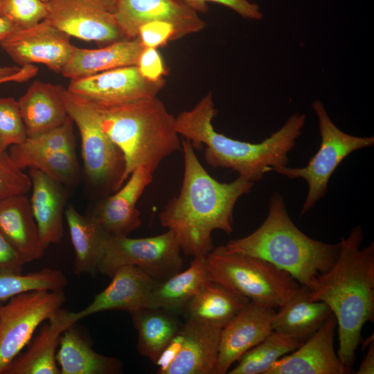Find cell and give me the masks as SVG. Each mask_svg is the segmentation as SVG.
<instances>
[{
	"label": "cell",
	"instance_id": "43",
	"mask_svg": "<svg viewBox=\"0 0 374 374\" xmlns=\"http://www.w3.org/2000/svg\"><path fill=\"white\" fill-rule=\"evenodd\" d=\"M38 68L33 64L18 66H0V84L6 82H22L36 75Z\"/></svg>",
	"mask_w": 374,
	"mask_h": 374
},
{
	"label": "cell",
	"instance_id": "19",
	"mask_svg": "<svg viewBox=\"0 0 374 374\" xmlns=\"http://www.w3.org/2000/svg\"><path fill=\"white\" fill-rule=\"evenodd\" d=\"M181 329V350L165 374H216L222 328L186 320Z\"/></svg>",
	"mask_w": 374,
	"mask_h": 374
},
{
	"label": "cell",
	"instance_id": "3",
	"mask_svg": "<svg viewBox=\"0 0 374 374\" xmlns=\"http://www.w3.org/2000/svg\"><path fill=\"white\" fill-rule=\"evenodd\" d=\"M217 113L212 93L208 92L194 107L175 117L176 130L194 149L206 146L204 158L210 166L230 168L253 183L273 168L287 165L288 153L301 135L306 121L305 114L296 113L268 138L253 143L215 131L212 121Z\"/></svg>",
	"mask_w": 374,
	"mask_h": 374
},
{
	"label": "cell",
	"instance_id": "13",
	"mask_svg": "<svg viewBox=\"0 0 374 374\" xmlns=\"http://www.w3.org/2000/svg\"><path fill=\"white\" fill-rule=\"evenodd\" d=\"M70 37L44 19L30 28L17 30L1 46L21 66L39 63L61 73L72 56L73 46Z\"/></svg>",
	"mask_w": 374,
	"mask_h": 374
},
{
	"label": "cell",
	"instance_id": "42",
	"mask_svg": "<svg viewBox=\"0 0 374 374\" xmlns=\"http://www.w3.org/2000/svg\"><path fill=\"white\" fill-rule=\"evenodd\" d=\"M184 341L181 329L173 337L161 353L157 363V373L165 374L166 371L179 353Z\"/></svg>",
	"mask_w": 374,
	"mask_h": 374
},
{
	"label": "cell",
	"instance_id": "25",
	"mask_svg": "<svg viewBox=\"0 0 374 374\" xmlns=\"http://www.w3.org/2000/svg\"><path fill=\"white\" fill-rule=\"evenodd\" d=\"M332 312L322 301H312L309 289L300 290L275 312L272 330L304 342L325 322Z\"/></svg>",
	"mask_w": 374,
	"mask_h": 374
},
{
	"label": "cell",
	"instance_id": "6",
	"mask_svg": "<svg viewBox=\"0 0 374 374\" xmlns=\"http://www.w3.org/2000/svg\"><path fill=\"white\" fill-rule=\"evenodd\" d=\"M208 278L249 301L279 308L301 285L287 272L258 257L213 248L205 257Z\"/></svg>",
	"mask_w": 374,
	"mask_h": 374
},
{
	"label": "cell",
	"instance_id": "17",
	"mask_svg": "<svg viewBox=\"0 0 374 374\" xmlns=\"http://www.w3.org/2000/svg\"><path fill=\"white\" fill-rule=\"evenodd\" d=\"M337 321L331 314L321 326L290 355L276 360L265 374L350 373L335 350Z\"/></svg>",
	"mask_w": 374,
	"mask_h": 374
},
{
	"label": "cell",
	"instance_id": "40",
	"mask_svg": "<svg viewBox=\"0 0 374 374\" xmlns=\"http://www.w3.org/2000/svg\"><path fill=\"white\" fill-rule=\"evenodd\" d=\"M136 66L141 75L151 82H158L163 79L168 69L166 67L161 55L154 48H144Z\"/></svg>",
	"mask_w": 374,
	"mask_h": 374
},
{
	"label": "cell",
	"instance_id": "33",
	"mask_svg": "<svg viewBox=\"0 0 374 374\" xmlns=\"http://www.w3.org/2000/svg\"><path fill=\"white\" fill-rule=\"evenodd\" d=\"M66 284L64 274L60 270L51 268H44L24 275L0 272V302L30 291L62 290Z\"/></svg>",
	"mask_w": 374,
	"mask_h": 374
},
{
	"label": "cell",
	"instance_id": "39",
	"mask_svg": "<svg viewBox=\"0 0 374 374\" xmlns=\"http://www.w3.org/2000/svg\"><path fill=\"white\" fill-rule=\"evenodd\" d=\"M145 48H157L177 40L174 26L168 22L154 21L143 24L138 36Z\"/></svg>",
	"mask_w": 374,
	"mask_h": 374
},
{
	"label": "cell",
	"instance_id": "11",
	"mask_svg": "<svg viewBox=\"0 0 374 374\" xmlns=\"http://www.w3.org/2000/svg\"><path fill=\"white\" fill-rule=\"evenodd\" d=\"M165 84L164 78L158 82L145 79L133 65L71 80L66 89L91 104L111 106L157 96Z\"/></svg>",
	"mask_w": 374,
	"mask_h": 374
},
{
	"label": "cell",
	"instance_id": "31",
	"mask_svg": "<svg viewBox=\"0 0 374 374\" xmlns=\"http://www.w3.org/2000/svg\"><path fill=\"white\" fill-rule=\"evenodd\" d=\"M8 153L19 168L39 170L64 186L74 184L78 178L75 151H35L17 144L9 148Z\"/></svg>",
	"mask_w": 374,
	"mask_h": 374
},
{
	"label": "cell",
	"instance_id": "38",
	"mask_svg": "<svg viewBox=\"0 0 374 374\" xmlns=\"http://www.w3.org/2000/svg\"><path fill=\"white\" fill-rule=\"evenodd\" d=\"M197 12L206 13L208 11V2L224 6L240 15L251 20H260L263 17L260 7L250 0H184Z\"/></svg>",
	"mask_w": 374,
	"mask_h": 374
},
{
	"label": "cell",
	"instance_id": "7",
	"mask_svg": "<svg viewBox=\"0 0 374 374\" xmlns=\"http://www.w3.org/2000/svg\"><path fill=\"white\" fill-rule=\"evenodd\" d=\"M312 107L317 116L321 144L317 152L305 167L287 166L272 171L290 179L302 178L308 185V191L300 213L305 214L324 197L330 178L340 163L353 152L374 144V137L356 136L338 128L330 119L323 103L314 100Z\"/></svg>",
	"mask_w": 374,
	"mask_h": 374
},
{
	"label": "cell",
	"instance_id": "2",
	"mask_svg": "<svg viewBox=\"0 0 374 374\" xmlns=\"http://www.w3.org/2000/svg\"><path fill=\"white\" fill-rule=\"evenodd\" d=\"M361 226L353 227L339 242V256L331 268L320 274L309 290L312 301L330 308L337 321V355L350 371L362 338V330L374 318V243L361 247Z\"/></svg>",
	"mask_w": 374,
	"mask_h": 374
},
{
	"label": "cell",
	"instance_id": "48",
	"mask_svg": "<svg viewBox=\"0 0 374 374\" xmlns=\"http://www.w3.org/2000/svg\"><path fill=\"white\" fill-rule=\"evenodd\" d=\"M1 305V302H0V305Z\"/></svg>",
	"mask_w": 374,
	"mask_h": 374
},
{
	"label": "cell",
	"instance_id": "9",
	"mask_svg": "<svg viewBox=\"0 0 374 374\" xmlns=\"http://www.w3.org/2000/svg\"><path fill=\"white\" fill-rule=\"evenodd\" d=\"M181 251L170 230L139 238L107 235L98 271L112 278L119 267L133 265L161 281L182 269Z\"/></svg>",
	"mask_w": 374,
	"mask_h": 374
},
{
	"label": "cell",
	"instance_id": "21",
	"mask_svg": "<svg viewBox=\"0 0 374 374\" xmlns=\"http://www.w3.org/2000/svg\"><path fill=\"white\" fill-rule=\"evenodd\" d=\"M60 84L34 81L17 100L27 137L47 132L69 118Z\"/></svg>",
	"mask_w": 374,
	"mask_h": 374
},
{
	"label": "cell",
	"instance_id": "16",
	"mask_svg": "<svg viewBox=\"0 0 374 374\" xmlns=\"http://www.w3.org/2000/svg\"><path fill=\"white\" fill-rule=\"evenodd\" d=\"M274 308L253 301L222 328L216 374L226 373L231 366L272 331Z\"/></svg>",
	"mask_w": 374,
	"mask_h": 374
},
{
	"label": "cell",
	"instance_id": "30",
	"mask_svg": "<svg viewBox=\"0 0 374 374\" xmlns=\"http://www.w3.org/2000/svg\"><path fill=\"white\" fill-rule=\"evenodd\" d=\"M64 216L75 253L74 273H98L103 242L107 234L72 205L66 207Z\"/></svg>",
	"mask_w": 374,
	"mask_h": 374
},
{
	"label": "cell",
	"instance_id": "36",
	"mask_svg": "<svg viewBox=\"0 0 374 374\" xmlns=\"http://www.w3.org/2000/svg\"><path fill=\"white\" fill-rule=\"evenodd\" d=\"M25 149L35 151H75L73 121L39 134L26 137L19 143Z\"/></svg>",
	"mask_w": 374,
	"mask_h": 374
},
{
	"label": "cell",
	"instance_id": "12",
	"mask_svg": "<svg viewBox=\"0 0 374 374\" xmlns=\"http://www.w3.org/2000/svg\"><path fill=\"white\" fill-rule=\"evenodd\" d=\"M114 15L128 39L138 37L140 26L150 21L171 24L177 39L198 33L206 25L184 0H118Z\"/></svg>",
	"mask_w": 374,
	"mask_h": 374
},
{
	"label": "cell",
	"instance_id": "28",
	"mask_svg": "<svg viewBox=\"0 0 374 374\" xmlns=\"http://www.w3.org/2000/svg\"><path fill=\"white\" fill-rule=\"evenodd\" d=\"M55 358L60 374H115L122 371L118 359L94 351L74 325L61 335Z\"/></svg>",
	"mask_w": 374,
	"mask_h": 374
},
{
	"label": "cell",
	"instance_id": "5",
	"mask_svg": "<svg viewBox=\"0 0 374 374\" xmlns=\"http://www.w3.org/2000/svg\"><path fill=\"white\" fill-rule=\"evenodd\" d=\"M91 105L103 131L123 154V184L139 167L154 173L163 159L181 148L175 117L157 96L111 106Z\"/></svg>",
	"mask_w": 374,
	"mask_h": 374
},
{
	"label": "cell",
	"instance_id": "20",
	"mask_svg": "<svg viewBox=\"0 0 374 374\" xmlns=\"http://www.w3.org/2000/svg\"><path fill=\"white\" fill-rule=\"evenodd\" d=\"M30 204L44 249L58 244L63 236V216L67 199L64 185L39 170L30 168Z\"/></svg>",
	"mask_w": 374,
	"mask_h": 374
},
{
	"label": "cell",
	"instance_id": "34",
	"mask_svg": "<svg viewBox=\"0 0 374 374\" xmlns=\"http://www.w3.org/2000/svg\"><path fill=\"white\" fill-rule=\"evenodd\" d=\"M48 14V3L42 0H0V17L10 21L19 30L37 24Z\"/></svg>",
	"mask_w": 374,
	"mask_h": 374
},
{
	"label": "cell",
	"instance_id": "23",
	"mask_svg": "<svg viewBox=\"0 0 374 374\" xmlns=\"http://www.w3.org/2000/svg\"><path fill=\"white\" fill-rule=\"evenodd\" d=\"M48 320L29 349L15 359L4 374H60L56 349L62 333L77 321L74 312L60 308Z\"/></svg>",
	"mask_w": 374,
	"mask_h": 374
},
{
	"label": "cell",
	"instance_id": "10",
	"mask_svg": "<svg viewBox=\"0 0 374 374\" xmlns=\"http://www.w3.org/2000/svg\"><path fill=\"white\" fill-rule=\"evenodd\" d=\"M62 290L21 293L0 305V374L29 342L35 329L65 301Z\"/></svg>",
	"mask_w": 374,
	"mask_h": 374
},
{
	"label": "cell",
	"instance_id": "47",
	"mask_svg": "<svg viewBox=\"0 0 374 374\" xmlns=\"http://www.w3.org/2000/svg\"><path fill=\"white\" fill-rule=\"evenodd\" d=\"M42 1H44V2H47L48 0H42Z\"/></svg>",
	"mask_w": 374,
	"mask_h": 374
},
{
	"label": "cell",
	"instance_id": "35",
	"mask_svg": "<svg viewBox=\"0 0 374 374\" xmlns=\"http://www.w3.org/2000/svg\"><path fill=\"white\" fill-rule=\"evenodd\" d=\"M26 137L17 100L11 97L0 98V151H7Z\"/></svg>",
	"mask_w": 374,
	"mask_h": 374
},
{
	"label": "cell",
	"instance_id": "41",
	"mask_svg": "<svg viewBox=\"0 0 374 374\" xmlns=\"http://www.w3.org/2000/svg\"><path fill=\"white\" fill-rule=\"evenodd\" d=\"M24 264L17 251L0 233V272L21 273Z\"/></svg>",
	"mask_w": 374,
	"mask_h": 374
},
{
	"label": "cell",
	"instance_id": "45",
	"mask_svg": "<svg viewBox=\"0 0 374 374\" xmlns=\"http://www.w3.org/2000/svg\"><path fill=\"white\" fill-rule=\"evenodd\" d=\"M19 30L10 21L0 17V45Z\"/></svg>",
	"mask_w": 374,
	"mask_h": 374
},
{
	"label": "cell",
	"instance_id": "4",
	"mask_svg": "<svg viewBox=\"0 0 374 374\" xmlns=\"http://www.w3.org/2000/svg\"><path fill=\"white\" fill-rule=\"evenodd\" d=\"M233 252L264 259L290 274L301 286L311 290L318 276L335 262L340 243H325L305 235L292 221L284 199L272 193L268 214L249 235L229 241Z\"/></svg>",
	"mask_w": 374,
	"mask_h": 374
},
{
	"label": "cell",
	"instance_id": "26",
	"mask_svg": "<svg viewBox=\"0 0 374 374\" xmlns=\"http://www.w3.org/2000/svg\"><path fill=\"white\" fill-rule=\"evenodd\" d=\"M249 301L246 297L208 280L186 304L181 314L186 320L223 328Z\"/></svg>",
	"mask_w": 374,
	"mask_h": 374
},
{
	"label": "cell",
	"instance_id": "18",
	"mask_svg": "<svg viewBox=\"0 0 374 374\" xmlns=\"http://www.w3.org/2000/svg\"><path fill=\"white\" fill-rule=\"evenodd\" d=\"M157 280L133 265L119 267L109 285L80 311L74 312L77 321L88 316L108 310L130 313L144 307L147 296Z\"/></svg>",
	"mask_w": 374,
	"mask_h": 374
},
{
	"label": "cell",
	"instance_id": "32",
	"mask_svg": "<svg viewBox=\"0 0 374 374\" xmlns=\"http://www.w3.org/2000/svg\"><path fill=\"white\" fill-rule=\"evenodd\" d=\"M303 342L272 331L265 339L246 352L229 374H265L273 364Z\"/></svg>",
	"mask_w": 374,
	"mask_h": 374
},
{
	"label": "cell",
	"instance_id": "24",
	"mask_svg": "<svg viewBox=\"0 0 374 374\" xmlns=\"http://www.w3.org/2000/svg\"><path fill=\"white\" fill-rule=\"evenodd\" d=\"M139 37L123 39L108 46L87 49L73 46L72 56L61 73L75 80L116 68L136 65L144 49Z\"/></svg>",
	"mask_w": 374,
	"mask_h": 374
},
{
	"label": "cell",
	"instance_id": "37",
	"mask_svg": "<svg viewBox=\"0 0 374 374\" xmlns=\"http://www.w3.org/2000/svg\"><path fill=\"white\" fill-rule=\"evenodd\" d=\"M30 188L29 176L14 163L7 151H0V200L26 194Z\"/></svg>",
	"mask_w": 374,
	"mask_h": 374
},
{
	"label": "cell",
	"instance_id": "46",
	"mask_svg": "<svg viewBox=\"0 0 374 374\" xmlns=\"http://www.w3.org/2000/svg\"><path fill=\"white\" fill-rule=\"evenodd\" d=\"M114 14L118 0H82Z\"/></svg>",
	"mask_w": 374,
	"mask_h": 374
},
{
	"label": "cell",
	"instance_id": "27",
	"mask_svg": "<svg viewBox=\"0 0 374 374\" xmlns=\"http://www.w3.org/2000/svg\"><path fill=\"white\" fill-rule=\"evenodd\" d=\"M206 256L194 257L188 269L157 281L148 294L144 307L166 309L177 314L208 280Z\"/></svg>",
	"mask_w": 374,
	"mask_h": 374
},
{
	"label": "cell",
	"instance_id": "8",
	"mask_svg": "<svg viewBox=\"0 0 374 374\" xmlns=\"http://www.w3.org/2000/svg\"><path fill=\"white\" fill-rule=\"evenodd\" d=\"M68 115L79 130L85 175L95 187L114 193L123 184L125 161L121 150L103 131L93 106L69 92L64 93Z\"/></svg>",
	"mask_w": 374,
	"mask_h": 374
},
{
	"label": "cell",
	"instance_id": "1",
	"mask_svg": "<svg viewBox=\"0 0 374 374\" xmlns=\"http://www.w3.org/2000/svg\"><path fill=\"white\" fill-rule=\"evenodd\" d=\"M181 148L184 162L181 188L160 213L159 221L174 233L184 253L206 256L213 249V231L233 232L236 202L254 183L241 176L221 183L204 169L188 140L183 138Z\"/></svg>",
	"mask_w": 374,
	"mask_h": 374
},
{
	"label": "cell",
	"instance_id": "44",
	"mask_svg": "<svg viewBox=\"0 0 374 374\" xmlns=\"http://www.w3.org/2000/svg\"><path fill=\"white\" fill-rule=\"evenodd\" d=\"M368 349L365 357L361 362L355 373L373 374L374 373V341L373 339L368 344Z\"/></svg>",
	"mask_w": 374,
	"mask_h": 374
},
{
	"label": "cell",
	"instance_id": "22",
	"mask_svg": "<svg viewBox=\"0 0 374 374\" xmlns=\"http://www.w3.org/2000/svg\"><path fill=\"white\" fill-rule=\"evenodd\" d=\"M0 233L25 263L43 256L45 249L40 240L30 200L25 194L0 200Z\"/></svg>",
	"mask_w": 374,
	"mask_h": 374
},
{
	"label": "cell",
	"instance_id": "29",
	"mask_svg": "<svg viewBox=\"0 0 374 374\" xmlns=\"http://www.w3.org/2000/svg\"><path fill=\"white\" fill-rule=\"evenodd\" d=\"M130 314L138 332L139 353L156 364L182 326L179 314L163 308L143 307Z\"/></svg>",
	"mask_w": 374,
	"mask_h": 374
},
{
	"label": "cell",
	"instance_id": "15",
	"mask_svg": "<svg viewBox=\"0 0 374 374\" xmlns=\"http://www.w3.org/2000/svg\"><path fill=\"white\" fill-rule=\"evenodd\" d=\"M45 19L70 37L96 42L124 38L113 13L82 0H48Z\"/></svg>",
	"mask_w": 374,
	"mask_h": 374
},
{
	"label": "cell",
	"instance_id": "14",
	"mask_svg": "<svg viewBox=\"0 0 374 374\" xmlns=\"http://www.w3.org/2000/svg\"><path fill=\"white\" fill-rule=\"evenodd\" d=\"M152 179L148 169L137 168L118 190L100 199L87 216L107 235L128 236L142 224L136 204Z\"/></svg>",
	"mask_w": 374,
	"mask_h": 374
}]
</instances>
